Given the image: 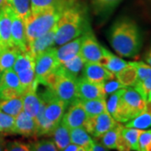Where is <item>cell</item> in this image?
I'll use <instances>...</instances> for the list:
<instances>
[{
	"label": "cell",
	"mask_w": 151,
	"mask_h": 151,
	"mask_svg": "<svg viewBox=\"0 0 151 151\" xmlns=\"http://www.w3.org/2000/svg\"><path fill=\"white\" fill-rule=\"evenodd\" d=\"M109 42L119 55L133 58L140 52L143 35L135 20L128 16L120 17L109 29Z\"/></svg>",
	"instance_id": "1"
},
{
	"label": "cell",
	"mask_w": 151,
	"mask_h": 151,
	"mask_svg": "<svg viewBox=\"0 0 151 151\" xmlns=\"http://www.w3.org/2000/svg\"><path fill=\"white\" fill-rule=\"evenodd\" d=\"M56 26L55 45L60 46L81 36L89 29L86 11L76 1L64 9Z\"/></svg>",
	"instance_id": "2"
},
{
	"label": "cell",
	"mask_w": 151,
	"mask_h": 151,
	"mask_svg": "<svg viewBox=\"0 0 151 151\" xmlns=\"http://www.w3.org/2000/svg\"><path fill=\"white\" fill-rule=\"evenodd\" d=\"M65 8L51 7L45 10L31 14L24 22L28 46L38 37L48 32L59 20Z\"/></svg>",
	"instance_id": "3"
},
{
	"label": "cell",
	"mask_w": 151,
	"mask_h": 151,
	"mask_svg": "<svg viewBox=\"0 0 151 151\" xmlns=\"http://www.w3.org/2000/svg\"><path fill=\"white\" fill-rule=\"evenodd\" d=\"M41 85L50 88L68 107L77 99L76 79L64 73L59 67L45 79Z\"/></svg>",
	"instance_id": "4"
},
{
	"label": "cell",
	"mask_w": 151,
	"mask_h": 151,
	"mask_svg": "<svg viewBox=\"0 0 151 151\" xmlns=\"http://www.w3.org/2000/svg\"><path fill=\"white\" fill-rule=\"evenodd\" d=\"M146 100L134 87H125L122 90L119 101L117 122L127 123L145 111Z\"/></svg>",
	"instance_id": "5"
},
{
	"label": "cell",
	"mask_w": 151,
	"mask_h": 151,
	"mask_svg": "<svg viewBox=\"0 0 151 151\" xmlns=\"http://www.w3.org/2000/svg\"><path fill=\"white\" fill-rule=\"evenodd\" d=\"M60 63L56 57V47H51L38 55L35 57V81L41 84L50 74L59 67Z\"/></svg>",
	"instance_id": "6"
},
{
	"label": "cell",
	"mask_w": 151,
	"mask_h": 151,
	"mask_svg": "<svg viewBox=\"0 0 151 151\" xmlns=\"http://www.w3.org/2000/svg\"><path fill=\"white\" fill-rule=\"evenodd\" d=\"M40 97L45 103V115L46 119L56 126L60 123L68 105L56 97L48 87Z\"/></svg>",
	"instance_id": "7"
},
{
	"label": "cell",
	"mask_w": 151,
	"mask_h": 151,
	"mask_svg": "<svg viewBox=\"0 0 151 151\" xmlns=\"http://www.w3.org/2000/svg\"><path fill=\"white\" fill-rule=\"evenodd\" d=\"M107 49L103 47L97 41L94 34L90 30H86L81 35L80 52L82 59L86 62H100L105 54Z\"/></svg>",
	"instance_id": "8"
},
{
	"label": "cell",
	"mask_w": 151,
	"mask_h": 151,
	"mask_svg": "<svg viewBox=\"0 0 151 151\" xmlns=\"http://www.w3.org/2000/svg\"><path fill=\"white\" fill-rule=\"evenodd\" d=\"M118 123L108 112H104L93 117H88L83 128L93 137L101 138Z\"/></svg>",
	"instance_id": "9"
},
{
	"label": "cell",
	"mask_w": 151,
	"mask_h": 151,
	"mask_svg": "<svg viewBox=\"0 0 151 151\" xmlns=\"http://www.w3.org/2000/svg\"><path fill=\"white\" fill-rule=\"evenodd\" d=\"M12 12V7L7 4L0 9V51L14 46L11 38Z\"/></svg>",
	"instance_id": "10"
},
{
	"label": "cell",
	"mask_w": 151,
	"mask_h": 151,
	"mask_svg": "<svg viewBox=\"0 0 151 151\" xmlns=\"http://www.w3.org/2000/svg\"><path fill=\"white\" fill-rule=\"evenodd\" d=\"M76 95L78 99L90 100L96 98H106L103 83H94L87 81L83 76L76 78Z\"/></svg>",
	"instance_id": "11"
},
{
	"label": "cell",
	"mask_w": 151,
	"mask_h": 151,
	"mask_svg": "<svg viewBox=\"0 0 151 151\" xmlns=\"http://www.w3.org/2000/svg\"><path fill=\"white\" fill-rule=\"evenodd\" d=\"M87 118L86 113L77 98L69 105V108L64 113L61 122L70 129L78 127H84Z\"/></svg>",
	"instance_id": "12"
},
{
	"label": "cell",
	"mask_w": 151,
	"mask_h": 151,
	"mask_svg": "<svg viewBox=\"0 0 151 151\" xmlns=\"http://www.w3.org/2000/svg\"><path fill=\"white\" fill-rule=\"evenodd\" d=\"M82 74L87 81L99 84L115 77L113 73L99 62H86L82 69Z\"/></svg>",
	"instance_id": "13"
},
{
	"label": "cell",
	"mask_w": 151,
	"mask_h": 151,
	"mask_svg": "<svg viewBox=\"0 0 151 151\" xmlns=\"http://www.w3.org/2000/svg\"><path fill=\"white\" fill-rule=\"evenodd\" d=\"M11 19V38L13 45L21 52L26 51L28 50V44L24 23L21 18L15 14L14 9L12 12Z\"/></svg>",
	"instance_id": "14"
},
{
	"label": "cell",
	"mask_w": 151,
	"mask_h": 151,
	"mask_svg": "<svg viewBox=\"0 0 151 151\" xmlns=\"http://www.w3.org/2000/svg\"><path fill=\"white\" fill-rule=\"evenodd\" d=\"M40 84L35 81L29 88H28L22 95L23 98V111L27 115L35 119L39 112L41 104V98L38 95L37 88Z\"/></svg>",
	"instance_id": "15"
},
{
	"label": "cell",
	"mask_w": 151,
	"mask_h": 151,
	"mask_svg": "<svg viewBox=\"0 0 151 151\" xmlns=\"http://www.w3.org/2000/svg\"><path fill=\"white\" fill-rule=\"evenodd\" d=\"M14 134L25 137L36 136V124L35 119L22 111L15 117Z\"/></svg>",
	"instance_id": "16"
},
{
	"label": "cell",
	"mask_w": 151,
	"mask_h": 151,
	"mask_svg": "<svg viewBox=\"0 0 151 151\" xmlns=\"http://www.w3.org/2000/svg\"><path fill=\"white\" fill-rule=\"evenodd\" d=\"M56 30H57V26L55 24L48 32L35 39L32 43L28 46V50L32 53L35 57H36L38 55L42 53L43 51L48 50L49 48L54 47Z\"/></svg>",
	"instance_id": "17"
},
{
	"label": "cell",
	"mask_w": 151,
	"mask_h": 151,
	"mask_svg": "<svg viewBox=\"0 0 151 151\" xmlns=\"http://www.w3.org/2000/svg\"><path fill=\"white\" fill-rule=\"evenodd\" d=\"M81 42V35L60 45L59 48H56V57L60 64L67 62L68 60L75 57L76 55L79 54Z\"/></svg>",
	"instance_id": "18"
},
{
	"label": "cell",
	"mask_w": 151,
	"mask_h": 151,
	"mask_svg": "<svg viewBox=\"0 0 151 151\" xmlns=\"http://www.w3.org/2000/svg\"><path fill=\"white\" fill-rule=\"evenodd\" d=\"M70 134L71 143L81 146V148H83L84 151H91L94 140L83 127L70 129Z\"/></svg>",
	"instance_id": "19"
},
{
	"label": "cell",
	"mask_w": 151,
	"mask_h": 151,
	"mask_svg": "<svg viewBox=\"0 0 151 151\" xmlns=\"http://www.w3.org/2000/svg\"><path fill=\"white\" fill-rule=\"evenodd\" d=\"M35 121L36 124V136L41 135H50L53 132L55 126V124L50 123L46 119L45 115V103L41 100V104L39 109V112L35 117Z\"/></svg>",
	"instance_id": "20"
},
{
	"label": "cell",
	"mask_w": 151,
	"mask_h": 151,
	"mask_svg": "<svg viewBox=\"0 0 151 151\" xmlns=\"http://www.w3.org/2000/svg\"><path fill=\"white\" fill-rule=\"evenodd\" d=\"M115 77L124 87H133L139 80L137 69L131 62H129L123 70L116 73Z\"/></svg>",
	"instance_id": "21"
},
{
	"label": "cell",
	"mask_w": 151,
	"mask_h": 151,
	"mask_svg": "<svg viewBox=\"0 0 151 151\" xmlns=\"http://www.w3.org/2000/svg\"><path fill=\"white\" fill-rule=\"evenodd\" d=\"M50 135L53 136V141L58 150L64 151L65 147L71 142L70 129L67 128L61 121L59 124H57Z\"/></svg>",
	"instance_id": "22"
},
{
	"label": "cell",
	"mask_w": 151,
	"mask_h": 151,
	"mask_svg": "<svg viewBox=\"0 0 151 151\" xmlns=\"http://www.w3.org/2000/svg\"><path fill=\"white\" fill-rule=\"evenodd\" d=\"M82 105L87 117H93L97 114L108 112L107 109V99L106 98H96L90 100L78 99Z\"/></svg>",
	"instance_id": "23"
},
{
	"label": "cell",
	"mask_w": 151,
	"mask_h": 151,
	"mask_svg": "<svg viewBox=\"0 0 151 151\" xmlns=\"http://www.w3.org/2000/svg\"><path fill=\"white\" fill-rule=\"evenodd\" d=\"M99 63H101L105 68H107L108 70H110L112 73L115 75L119 71L123 70L124 67L128 65L129 62H127L126 60H124L115 55L112 54L110 51H108L107 50Z\"/></svg>",
	"instance_id": "24"
},
{
	"label": "cell",
	"mask_w": 151,
	"mask_h": 151,
	"mask_svg": "<svg viewBox=\"0 0 151 151\" xmlns=\"http://www.w3.org/2000/svg\"><path fill=\"white\" fill-rule=\"evenodd\" d=\"M84 64H85L84 60L82 59L81 55L78 54L71 60H68L67 62H65L63 64H60L59 68L64 73L76 79L78 75L80 74V72L83 69Z\"/></svg>",
	"instance_id": "25"
},
{
	"label": "cell",
	"mask_w": 151,
	"mask_h": 151,
	"mask_svg": "<svg viewBox=\"0 0 151 151\" xmlns=\"http://www.w3.org/2000/svg\"><path fill=\"white\" fill-rule=\"evenodd\" d=\"M15 89L19 92H23L19 79L16 72L14 69H9L1 73V78H0V89Z\"/></svg>",
	"instance_id": "26"
},
{
	"label": "cell",
	"mask_w": 151,
	"mask_h": 151,
	"mask_svg": "<svg viewBox=\"0 0 151 151\" xmlns=\"http://www.w3.org/2000/svg\"><path fill=\"white\" fill-rule=\"evenodd\" d=\"M19 52L21 51L14 46L0 51V72L1 73L4 70L13 68Z\"/></svg>",
	"instance_id": "27"
},
{
	"label": "cell",
	"mask_w": 151,
	"mask_h": 151,
	"mask_svg": "<svg viewBox=\"0 0 151 151\" xmlns=\"http://www.w3.org/2000/svg\"><path fill=\"white\" fill-rule=\"evenodd\" d=\"M0 110L11 116L16 117L23 111L22 96L7 100H0Z\"/></svg>",
	"instance_id": "28"
},
{
	"label": "cell",
	"mask_w": 151,
	"mask_h": 151,
	"mask_svg": "<svg viewBox=\"0 0 151 151\" xmlns=\"http://www.w3.org/2000/svg\"><path fill=\"white\" fill-rule=\"evenodd\" d=\"M35 57L28 50L24 52H19L14 62V65L13 66V69L16 73H19L22 70L35 67Z\"/></svg>",
	"instance_id": "29"
},
{
	"label": "cell",
	"mask_w": 151,
	"mask_h": 151,
	"mask_svg": "<svg viewBox=\"0 0 151 151\" xmlns=\"http://www.w3.org/2000/svg\"><path fill=\"white\" fill-rule=\"evenodd\" d=\"M123 1L124 0H91V4L97 14H108Z\"/></svg>",
	"instance_id": "30"
},
{
	"label": "cell",
	"mask_w": 151,
	"mask_h": 151,
	"mask_svg": "<svg viewBox=\"0 0 151 151\" xmlns=\"http://www.w3.org/2000/svg\"><path fill=\"white\" fill-rule=\"evenodd\" d=\"M69 5L65 0H30L31 14H35L51 7L66 8Z\"/></svg>",
	"instance_id": "31"
},
{
	"label": "cell",
	"mask_w": 151,
	"mask_h": 151,
	"mask_svg": "<svg viewBox=\"0 0 151 151\" xmlns=\"http://www.w3.org/2000/svg\"><path fill=\"white\" fill-rule=\"evenodd\" d=\"M124 126L119 123L116 124L112 129L107 131L101 137V143L108 150H116V144L119 138L121 129Z\"/></svg>",
	"instance_id": "32"
},
{
	"label": "cell",
	"mask_w": 151,
	"mask_h": 151,
	"mask_svg": "<svg viewBox=\"0 0 151 151\" xmlns=\"http://www.w3.org/2000/svg\"><path fill=\"white\" fill-rule=\"evenodd\" d=\"M9 5L17 15L21 18L24 23L31 14L30 0H11Z\"/></svg>",
	"instance_id": "33"
},
{
	"label": "cell",
	"mask_w": 151,
	"mask_h": 151,
	"mask_svg": "<svg viewBox=\"0 0 151 151\" xmlns=\"http://www.w3.org/2000/svg\"><path fill=\"white\" fill-rule=\"evenodd\" d=\"M143 129L123 127L121 129V134L129 145L131 150L139 151V138Z\"/></svg>",
	"instance_id": "34"
},
{
	"label": "cell",
	"mask_w": 151,
	"mask_h": 151,
	"mask_svg": "<svg viewBox=\"0 0 151 151\" xmlns=\"http://www.w3.org/2000/svg\"><path fill=\"white\" fill-rule=\"evenodd\" d=\"M125 127L134 128L139 129L145 130L151 127V113L148 112H143L135 118L126 123Z\"/></svg>",
	"instance_id": "35"
},
{
	"label": "cell",
	"mask_w": 151,
	"mask_h": 151,
	"mask_svg": "<svg viewBox=\"0 0 151 151\" xmlns=\"http://www.w3.org/2000/svg\"><path fill=\"white\" fill-rule=\"evenodd\" d=\"M19 82H20V86H21L23 92H25L28 88H29L32 86L35 79V67H31L26 70H24L17 73Z\"/></svg>",
	"instance_id": "36"
},
{
	"label": "cell",
	"mask_w": 151,
	"mask_h": 151,
	"mask_svg": "<svg viewBox=\"0 0 151 151\" xmlns=\"http://www.w3.org/2000/svg\"><path fill=\"white\" fill-rule=\"evenodd\" d=\"M15 117L0 110V134H14Z\"/></svg>",
	"instance_id": "37"
},
{
	"label": "cell",
	"mask_w": 151,
	"mask_h": 151,
	"mask_svg": "<svg viewBox=\"0 0 151 151\" xmlns=\"http://www.w3.org/2000/svg\"><path fill=\"white\" fill-rule=\"evenodd\" d=\"M30 145V150L32 151H57V147L51 139H43L32 143Z\"/></svg>",
	"instance_id": "38"
},
{
	"label": "cell",
	"mask_w": 151,
	"mask_h": 151,
	"mask_svg": "<svg viewBox=\"0 0 151 151\" xmlns=\"http://www.w3.org/2000/svg\"><path fill=\"white\" fill-rule=\"evenodd\" d=\"M137 69L139 80L151 79V66L144 61H132L131 62Z\"/></svg>",
	"instance_id": "39"
},
{
	"label": "cell",
	"mask_w": 151,
	"mask_h": 151,
	"mask_svg": "<svg viewBox=\"0 0 151 151\" xmlns=\"http://www.w3.org/2000/svg\"><path fill=\"white\" fill-rule=\"evenodd\" d=\"M139 151H151V129L142 131L139 138Z\"/></svg>",
	"instance_id": "40"
},
{
	"label": "cell",
	"mask_w": 151,
	"mask_h": 151,
	"mask_svg": "<svg viewBox=\"0 0 151 151\" xmlns=\"http://www.w3.org/2000/svg\"><path fill=\"white\" fill-rule=\"evenodd\" d=\"M133 87L147 101L148 96L151 92V79L138 81Z\"/></svg>",
	"instance_id": "41"
},
{
	"label": "cell",
	"mask_w": 151,
	"mask_h": 151,
	"mask_svg": "<svg viewBox=\"0 0 151 151\" xmlns=\"http://www.w3.org/2000/svg\"><path fill=\"white\" fill-rule=\"evenodd\" d=\"M114 78L108 80V81H106L103 83V91H104L106 97L108 95H111L113 92H117L118 90L125 88L117 79H114Z\"/></svg>",
	"instance_id": "42"
},
{
	"label": "cell",
	"mask_w": 151,
	"mask_h": 151,
	"mask_svg": "<svg viewBox=\"0 0 151 151\" xmlns=\"http://www.w3.org/2000/svg\"><path fill=\"white\" fill-rule=\"evenodd\" d=\"M5 150L9 151H29L30 150V145L19 141H14L9 143L5 147Z\"/></svg>",
	"instance_id": "43"
},
{
	"label": "cell",
	"mask_w": 151,
	"mask_h": 151,
	"mask_svg": "<svg viewBox=\"0 0 151 151\" xmlns=\"http://www.w3.org/2000/svg\"><path fill=\"white\" fill-rule=\"evenodd\" d=\"M116 150H118L119 151H129L131 150L129 145L128 144V142L126 141V139L123 137V135L119 134L118 140H117V144H116Z\"/></svg>",
	"instance_id": "44"
},
{
	"label": "cell",
	"mask_w": 151,
	"mask_h": 151,
	"mask_svg": "<svg viewBox=\"0 0 151 151\" xmlns=\"http://www.w3.org/2000/svg\"><path fill=\"white\" fill-rule=\"evenodd\" d=\"M64 151H84V150H83V148H81V146L77 145L74 143L70 142V144L65 147Z\"/></svg>",
	"instance_id": "45"
},
{
	"label": "cell",
	"mask_w": 151,
	"mask_h": 151,
	"mask_svg": "<svg viewBox=\"0 0 151 151\" xmlns=\"http://www.w3.org/2000/svg\"><path fill=\"white\" fill-rule=\"evenodd\" d=\"M108 150V149L103 145V144L98 143V142H95L93 143L92 148H91V151H106Z\"/></svg>",
	"instance_id": "46"
},
{
	"label": "cell",
	"mask_w": 151,
	"mask_h": 151,
	"mask_svg": "<svg viewBox=\"0 0 151 151\" xmlns=\"http://www.w3.org/2000/svg\"><path fill=\"white\" fill-rule=\"evenodd\" d=\"M144 58H145L146 63L151 66V46H150V48H148V50L145 51Z\"/></svg>",
	"instance_id": "47"
},
{
	"label": "cell",
	"mask_w": 151,
	"mask_h": 151,
	"mask_svg": "<svg viewBox=\"0 0 151 151\" xmlns=\"http://www.w3.org/2000/svg\"><path fill=\"white\" fill-rule=\"evenodd\" d=\"M145 111L148 113H151V99H148L146 101V107Z\"/></svg>",
	"instance_id": "48"
},
{
	"label": "cell",
	"mask_w": 151,
	"mask_h": 151,
	"mask_svg": "<svg viewBox=\"0 0 151 151\" xmlns=\"http://www.w3.org/2000/svg\"><path fill=\"white\" fill-rule=\"evenodd\" d=\"M5 147H6L5 142H4V140L3 139H1V138H0V151L5 150Z\"/></svg>",
	"instance_id": "49"
},
{
	"label": "cell",
	"mask_w": 151,
	"mask_h": 151,
	"mask_svg": "<svg viewBox=\"0 0 151 151\" xmlns=\"http://www.w3.org/2000/svg\"><path fill=\"white\" fill-rule=\"evenodd\" d=\"M5 4V0H0V9Z\"/></svg>",
	"instance_id": "50"
},
{
	"label": "cell",
	"mask_w": 151,
	"mask_h": 151,
	"mask_svg": "<svg viewBox=\"0 0 151 151\" xmlns=\"http://www.w3.org/2000/svg\"><path fill=\"white\" fill-rule=\"evenodd\" d=\"M11 0H5V4H10Z\"/></svg>",
	"instance_id": "51"
},
{
	"label": "cell",
	"mask_w": 151,
	"mask_h": 151,
	"mask_svg": "<svg viewBox=\"0 0 151 151\" xmlns=\"http://www.w3.org/2000/svg\"><path fill=\"white\" fill-rule=\"evenodd\" d=\"M148 99H151V92H150V94H149V96H148V98H147V100Z\"/></svg>",
	"instance_id": "52"
},
{
	"label": "cell",
	"mask_w": 151,
	"mask_h": 151,
	"mask_svg": "<svg viewBox=\"0 0 151 151\" xmlns=\"http://www.w3.org/2000/svg\"><path fill=\"white\" fill-rule=\"evenodd\" d=\"M0 78H1V72H0Z\"/></svg>",
	"instance_id": "53"
},
{
	"label": "cell",
	"mask_w": 151,
	"mask_h": 151,
	"mask_svg": "<svg viewBox=\"0 0 151 151\" xmlns=\"http://www.w3.org/2000/svg\"><path fill=\"white\" fill-rule=\"evenodd\" d=\"M149 1H150V4H151V0H149Z\"/></svg>",
	"instance_id": "54"
}]
</instances>
